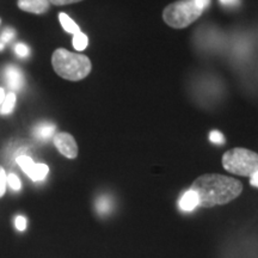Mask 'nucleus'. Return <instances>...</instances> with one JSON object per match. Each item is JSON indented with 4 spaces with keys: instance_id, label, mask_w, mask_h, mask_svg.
I'll use <instances>...</instances> for the list:
<instances>
[{
    "instance_id": "obj_10",
    "label": "nucleus",
    "mask_w": 258,
    "mask_h": 258,
    "mask_svg": "<svg viewBox=\"0 0 258 258\" xmlns=\"http://www.w3.org/2000/svg\"><path fill=\"white\" fill-rule=\"evenodd\" d=\"M179 206L180 208L185 212L194 211V209L199 206V200H198V196H196V194L189 189L188 191L184 192V195L180 198Z\"/></svg>"
},
{
    "instance_id": "obj_11",
    "label": "nucleus",
    "mask_w": 258,
    "mask_h": 258,
    "mask_svg": "<svg viewBox=\"0 0 258 258\" xmlns=\"http://www.w3.org/2000/svg\"><path fill=\"white\" fill-rule=\"evenodd\" d=\"M16 93L15 92H10L5 96L4 102L0 104V114L3 115H8L11 114L14 111L15 105H16Z\"/></svg>"
},
{
    "instance_id": "obj_3",
    "label": "nucleus",
    "mask_w": 258,
    "mask_h": 258,
    "mask_svg": "<svg viewBox=\"0 0 258 258\" xmlns=\"http://www.w3.org/2000/svg\"><path fill=\"white\" fill-rule=\"evenodd\" d=\"M222 166L233 175L251 177L258 171V154L246 148H232L221 158Z\"/></svg>"
},
{
    "instance_id": "obj_8",
    "label": "nucleus",
    "mask_w": 258,
    "mask_h": 258,
    "mask_svg": "<svg viewBox=\"0 0 258 258\" xmlns=\"http://www.w3.org/2000/svg\"><path fill=\"white\" fill-rule=\"evenodd\" d=\"M5 80L8 83L9 88L14 91H18L23 88L24 85V77L22 71L16 66H8L5 69Z\"/></svg>"
},
{
    "instance_id": "obj_4",
    "label": "nucleus",
    "mask_w": 258,
    "mask_h": 258,
    "mask_svg": "<svg viewBox=\"0 0 258 258\" xmlns=\"http://www.w3.org/2000/svg\"><path fill=\"white\" fill-rule=\"evenodd\" d=\"M205 11L196 0H180L165 8L163 18L165 23L176 29L186 28Z\"/></svg>"
},
{
    "instance_id": "obj_19",
    "label": "nucleus",
    "mask_w": 258,
    "mask_h": 258,
    "mask_svg": "<svg viewBox=\"0 0 258 258\" xmlns=\"http://www.w3.org/2000/svg\"><path fill=\"white\" fill-rule=\"evenodd\" d=\"M16 227H17L18 231H24L27 228V219L21 217V215L16 218Z\"/></svg>"
},
{
    "instance_id": "obj_17",
    "label": "nucleus",
    "mask_w": 258,
    "mask_h": 258,
    "mask_svg": "<svg viewBox=\"0 0 258 258\" xmlns=\"http://www.w3.org/2000/svg\"><path fill=\"white\" fill-rule=\"evenodd\" d=\"M209 139H211L212 143H214V144H224V141H225L224 135H222L220 132H218V131H213L211 135H209Z\"/></svg>"
},
{
    "instance_id": "obj_2",
    "label": "nucleus",
    "mask_w": 258,
    "mask_h": 258,
    "mask_svg": "<svg viewBox=\"0 0 258 258\" xmlns=\"http://www.w3.org/2000/svg\"><path fill=\"white\" fill-rule=\"evenodd\" d=\"M51 64L57 76L61 78L79 82L89 76L91 72V61L83 54L72 53V51L59 48L53 53Z\"/></svg>"
},
{
    "instance_id": "obj_21",
    "label": "nucleus",
    "mask_w": 258,
    "mask_h": 258,
    "mask_svg": "<svg viewBox=\"0 0 258 258\" xmlns=\"http://www.w3.org/2000/svg\"><path fill=\"white\" fill-rule=\"evenodd\" d=\"M220 3L224 6H227V8H234V6L240 4V0H220Z\"/></svg>"
},
{
    "instance_id": "obj_9",
    "label": "nucleus",
    "mask_w": 258,
    "mask_h": 258,
    "mask_svg": "<svg viewBox=\"0 0 258 258\" xmlns=\"http://www.w3.org/2000/svg\"><path fill=\"white\" fill-rule=\"evenodd\" d=\"M55 133V124L49 123V122H43V123L37 124L34 128V135L38 140L47 141L49 140L51 137H54Z\"/></svg>"
},
{
    "instance_id": "obj_1",
    "label": "nucleus",
    "mask_w": 258,
    "mask_h": 258,
    "mask_svg": "<svg viewBox=\"0 0 258 258\" xmlns=\"http://www.w3.org/2000/svg\"><path fill=\"white\" fill-rule=\"evenodd\" d=\"M190 190L196 194L199 206L212 208L227 205L243 191V184L238 179L219 173H206L192 182Z\"/></svg>"
},
{
    "instance_id": "obj_20",
    "label": "nucleus",
    "mask_w": 258,
    "mask_h": 258,
    "mask_svg": "<svg viewBox=\"0 0 258 258\" xmlns=\"http://www.w3.org/2000/svg\"><path fill=\"white\" fill-rule=\"evenodd\" d=\"M51 4L61 6V5H69V4H74V3H79L82 0H49Z\"/></svg>"
},
{
    "instance_id": "obj_25",
    "label": "nucleus",
    "mask_w": 258,
    "mask_h": 258,
    "mask_svg": "<svg viewBox=\"0 0 258 258\" xmlns=\"http://www.w3.org/2000/svg\"><path fill=\"white\" fill-rule=\"evenodd\" d=\"M4 48H5V43L2 40H0V51L4 49Z\"/></svg>"
},
{
    "instance_id": "obj_5",
    "label": "nucleus",
    "mask_w": 258,
    "mask_h": 258,
    "mask_svg": "<svg viewBox=\"0 0 258 258\" xmlns=\"http://www.w3.org/2000/svg\"><path fill=\"white\" fill-rule=\"evenodd\" d=\"M17 164L23 170V172L27 175L29 178L34 182H41L48 176L49 172V167L46 164L38 163L36 164L30 157L21 156L17 158Z\"/></svg>"
},
{
    "instance_id": "obj_22",
    "label": "nucleus",
    "mask_w": 258,
    "mask_h": 258,
    "mask_svg": "<svg viewBox=\"0 0 258 258\" xmlns=\"http://www.w3.org/2000/svg\"><path fill=\"white\" fill-rule=\"evenodd\" d=\"M250 184L252 186H256V188H258V171L250 177Z\"/></svg>"
},
{
    "instance_id": "obj_13",
    "label": "nucleus",
    "mask_w": 258,
    "mask_h": 258,
    "mask_svg": "<svg viewBox=\"0 0 258 258\" xmlns=\"http://www.w3.org/2000/svg\"><path fill=\"white\" fill-rule=\"evenodd\" d=\"M89 44V38L85 34H83L82 31L77 32L73 36V47L76 48L78 51H82L88 47Z\"/></svg>"
},
{
    "instance_id": "obj_15",
    "label": "nucleus",
    "mask_w": 258,
    "mask_h": 258,
    "mask_svg": "<svg viewBox=\"0 0 258 258\" xmlns=\"http://www.w3.org/2000/svg\"><path fill=\"white\" fill-rule=\"evenodd\" d=\"M8 184L14 190H19L22 188L21 179H19V177L17 175H15V173H10V175H8Z\"/></svg>"
},
{
    "instance_id": "obj_18",
    "label": "nucleus",
    "mask_w": 258,
    "mask_h": 258,
    "mask_svg": "<svg viewBox=\"0 0 258 258\" xmlns=\"http://www.w3.org/2000/svg\"><path fill=\"white\" fill-rule=\"evenodd\" d=\"M15 50H16V53H17L18 55L22 57H25L29 54V48L25 46L24 43H18L17 46H16Z\"/></svg>"
},
{
    "instance_id": "obj_16",
    "label": "nucleus",
    "mask_w": 258,
    "mask_h": 258,
    "mask_svg": "<svg viewBox=\"0 0 258 258\" xmlns=\"http://www.w3.org/2000/svg\"><path fill=\"white\" fill-rule=\"evenodd\" d=\"M15 35H16V31L14 30V29L8 28V29H5L4 32L2 34V37H0V40L4 42V43H6V42L11 41L12 38L15 37Z\"/></svg>"
},
{
    "instance_id": "obj_14",
    "label": "nucleus",
    "mask_w": 258,
    "mask_h": 258,
    "mask_svg": "<svg viewBox=\"0 0 258 258\" xmlns=\"http://www.w3.org/2000/svg\"><path fill=\"white\" fill-rule=\"evenodd\" d=\"M6 186H8V175H6L4 167L0 166V198L5 195Z\"/></svg>"
},
{
    "instance_id": "obj_23",
    "label": "nucleus",
    "mask_w": 258,
    "mask_h": 258,
    "mask_svg": "<svg viewBox=\"0 0 258 258\" xmlns=\"http://www.w3.org/2000/svg\"><path fill=\"white\" fill-rule=\"evenodd\" d=\"M196 2H198V4L201 6L203 10L207 9L208 5L211 4V0H196Z\"/></svg>"
},
{
    "instance_id": "obj_7",
    "label": "nucleus",
    "mask_w": 258,
    "mask_h": 258,
    "mask_svg": "<svg viewBox=\"0 0 258 258\" xmlns=\"http://www.w3.org/2000/svg\"><path fill=\"white\" fill-rule=\"evenodd\" d=\"M17 5L22 11L41 15L49 10L50 2L49 0H18Z\"/></svg>"
},
{
    "instance_id": "obj_12",
    "label": "nucleus",
    "mask_w": 258,
    "mask_h": 258,
    "mask_svg": "<svg viewBox=\"0 0 258 258\" xmlns=\"http://www.w3.org/2000/svg\"><path fill=\"white\" fill-rule=\"evenodd\" d=\"M59 21L64 30H66L67 32H70V34L74 35V34H77V32L80 31V28L78 27V24L74 23L73 19L71 18L70 16H67L66 14H60Z\"/></svg>"
},
{
    "instance_id": "obj_24",
    "label": "nucleus",
    "mask_w": 258,
    "mask_h": 258,
    "mask_svg": "<svg viewBox=\"0 0 258 258\" xmlns=\"http://www.w3.org/2000/svg\"><path fill=\"white\" fill-rule=\"evenodd\" d=\"M5 96H6V93H5V91H4V89L0 88V104H2V103L4 102Z\"/></svg>"
},
{
    "instance_id": "obj_6",
    "label": "nucleus",
    "mask_w": 258,
    "mask_h": 258,
    "mask_svg": "<svg viewBox=\"0 0 258 258\" xmlns=\"http://www.w3.org/2000/svg\"><path fill=\"white\" fill-rule=\"evenodd\" d=\"M53 143L63 157L69 159H74L78 157V145L70 133H64V132L56 133L53 137Z\"/></svg>"
}]
</instances>
